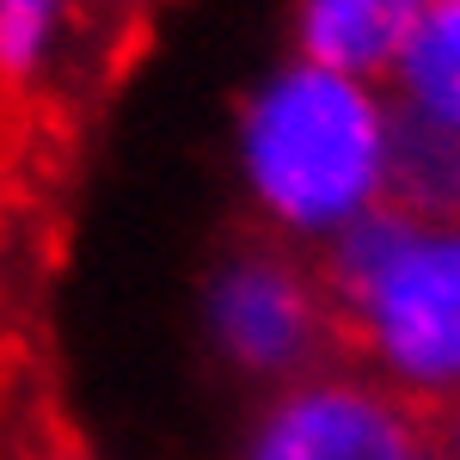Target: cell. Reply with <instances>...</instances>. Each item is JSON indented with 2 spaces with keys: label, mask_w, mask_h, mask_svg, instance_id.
<instances>
[{
  "label": "cell",
  "mask_w": 460,
  "mask_h": 460,
  "mask_svg": "<svg viewBox=\"0 0 460 460\" xmlns=\"http://www.w3.org/2000/svg\"><path fill=\"white\" fill-rule=\"evenodd\" d=\"M344 362H375L399 399H460V227L375 203L319 258Z\"/></svg>",
  "instance_id": "obj_1"
},
{
  "label": "cell",
  "mask_w": 460,
  "mask_h": 460,
  "mask_svg": "<svg viewBox=\"0 0 460 460\" xmlns=\"http://www.w3.org/2000/svg\"><path fill=\"white\" fill-rule=\"evenodd\" d=\"M246 178L288 227H344L387 184V111L362 80L301 62L252 99Z\"/></svg>",
  "instance_id": "obj_2"
},
{
  "label": "cell",
  "mask_w": 460,
  "mask_h": 460,
  "mask_svg": "<svg viewBox=\"0 0 460 460\" xmlns=\"http://www.w3.org/2000/svg\"><path fill=\"white\" fill-rule=\"evenodd\" d=\"M209 338L252 381H314L332 362H344L319 264L264 234L221 252L209 277Z\"/></svg>",
  "instance_id": "obj_3"
},
{
  "label": "cell",
  "mask_w": 460,
  "mask_h": 460,
  "mask_svg": "<svg viewBox=\"0 0 460 460\" xmlns=\"http://www.w3.org/2000/svg\"><path fill=\"white\" fill-rule=\"evenodd\" d=\"M429 448L424 411L381 381L314 375L288 387L252 436V460H411Z\"/></svg>",
  "instance_id": "obj_4"
},
{
  "label": "cell",
  "mask_w": 460,
  "mask_h": 460,
  "mask_svg": "<svg viewBox=\"0 0 460 460\" xmlns=\"http://www.w3.org/2000/svg\"><path fill=\"white\" fill-rule=\"evenodd\" d=\"M429 0H301V49L314 68L381 74L399 62L405 37Z\"/></svg>",
  "instance_id": "obj_5"
},
{
  "label": "cell",
  "mask_w": 460,
  "mask_h": 460,
  "mask_svg": "<svg viewBox=\"0 0 460 460\" xmlns=\"http://www.w3.org/2000/svg\"><path fill=\"white\" fill-rule=\"evenodd\" d=\"M387 203L418 221L460 227V129L429 123L418 111H387Z\"/></svg>",
  "instance_id": "obj_6"
},
{
  "label": "cell",
  "mask_w": 460,
  "mask_h": 460,
  "mask_svg": "<svg viewBox=\"0 0 460 460\" xmlns=\"http://www.w3.org/2000/svg\"><path fill=\"white\" fill-rule=\"evenodd\" d=\"M393 68H399V105L460 129V0H429Z\"/></svg>",
  "instance_id": "obj_7"
},
{
  "label": "cell",
  "mask_w": 460,
  "mask_h": 460,
  "mask_svg": "<svg viewBox=\"0 0 460 460\" xmlns=\"http://www.w3.org/2000/svg\"><path fill=\"white\" fill-rule=\"evenodd\" d=\"M74 0H0V105L37 80Z\"/></svg>",
  "instance_id": "obj_8"
},
{
  "label": "cell",
  "mask_w": 460,
  "mask_h": 460,
  "mask_svg": "<svg viewBox=\"0 0 460 460\" xmlns=\"http://www.w3.org/2000/svg\"><path fill=\"white\" fill-rule=\"evenodd\" d=\"M424 436H429V442H442V448H448V460H460V399H448V405L424 411Z\"/></svg>",
  "instance_id": "obj_9"
},
{
  "label": "cell",
  "mask_w": 460,
  "mask_h": 460,
  "mask_svg": "<svg viewBox=\"0 0 460 460\" xmlns=\"http://www.w3.org/2000/svg\"><path fill=\"white\" fill-rule=\"evenodd\" d=\"M86 6H93L99 19H142L154 0H86Z\"/></svg>",
  "instance_id": "obj_10"
},
{
  "label": "cell",
  "mask_w": 460,
  "mask_h": 460,
  "mask_svg": "<svg viewBox=\"0 0 460 460\" xmlns=\"http://www.w3.org/2000/svg\"><path fill=\"white\" fill-rule=\"evenodd\" d=\"M411 460H436V455H424V448H418V455H411Z\"/></svg>",
  "instance_id": "obj_11"
}]
</instances>
